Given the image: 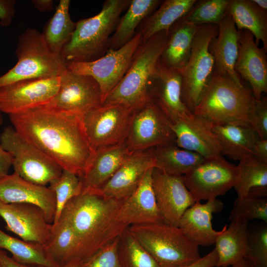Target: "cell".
I'll return each instance as SVG.
<instances>
[{
	"instance_id": "14",
	"label": "cell",
	"mask_w": 267,
	"mask_h": 267,
	"mask_svg": "<svg viewBox=\"0 0 267 267\" xmlns=\"http://www.w3.org/2000/svg\"><path fill=\"white\" fill-rule=\"evenodd\" d=\"M102 105L101 91L94 79L89 76L73 73L67 68L60 76L56 94L44 106L83 115Z\"/></svg>"
},
{
	"instance_id": "53",
	"label": "cell",
	"mask_w": 267,
	"mask_h": 267,
	"mask_svg": "<svg viewBox=\"0 0 267 267\" xmlns=\"http://www.w3.org/2000/svg\"><path fill=\"white\" fill-rule=\"evenodd\" d=\"M252 1L260 9L267 11V0H252Z\"/></svg>"
},
{
	"instance_id": "51",
	"label": "cell",
	"mask_w": 267,
	"mask_h": 267,
	"mask_svg": "<svg viewBox=\"0 0 267 267\" xmlns=\"http://www.w3.org/2000/svg\"><path fill=\"white\" fill-rule=\"evenodd\" d=\"M230 267H255L248 260L244 258Z\"/></svg>"
},
{
	"instance_id": "32",
	"label": "cell",
	"mask_w": 267,
	"mask_h": 267,
	"mask_svg": "<svg viewBox=\"0 0 267 267\" xmlns=\"http://www.w3.org/2000/svg\"><path fill=\"white\" fill-rule=\"evenodd\" d=\"M226 13L238 30L250 32L256 43L259 45L261 42L267 50V11L260 9L252 0H229Z\"/></svg>"
},
{
	"instance_id": "47",
	"label": "cell",
	"mask_w": 267,
	"mask_h": 267,
	"mask_svg": "<svg viewBox=\"0 0 267 267\" xmlns=\"http://www.w3.org/2000/svg\"><path fill=\"white\" fill-rule=\"evenodd\" d=\"M12 161L10 154L0 144V178L8 174L9 169L12 166Z\"/></svg>"
},
{
	"instance_id": "37",
	"label": "cell",
	"mask_w": 267,
	"mask_h": 267,
	"mask_svg": "<svg viewBox=\"0 0 267 267\" xmlns=\"http://www.w3.org/2000/svg\"><path fill=\"white\" fill-rule=\"evenodd\" d=\"M237 180L234 188L237 198L248 195L250 190L258 187H267V164L253 156L239 161Z\"/></svg>"
},
{
	"instance_id": "8",
	"label": "cell",
	"mask_w": 267,
	"mask_h": 267,
	"mask_svg": "<svg viewBox=\"0 0 267 267\" xmlns=\"http://www.w3.org/2000/svg\"><path fill=\"white\" fill-rule=\"evenodd\" d=\"M218 30L215 24L200 26L193 40L189 58L180 71L181 100L191 112L214 72L215 60L210 45Z\"/></svg>"
},
{
	"instance_id": "7",
	"label": "cell",
	"mask_w": 267,
	"mask_h": 267,
	"mask_svg": "<svg viewBox=\"0 0 267 267\" xmlns=\"http://www.w3.org/2000/svg\"><path fill=\"white\" fill-rule=\"evenodd\" d=\"M15 53L17 62L0 76V88L21 81L60 77L67 69L61 55L48 48L36 29H27L19 37Z\"/></svg>"
},
{
	"instance_id": "22",
	"label": "cell",
	"mask_w": 267,
	"mask_h": 267,
	"mask_svg": "<svg viewBox=\"0 0 267 267\" xmlns=\"http://www.w3.org/2000/svg\"><path fill=\"white\" fill-rule=\"evenodd\" d=\"M171 129L178 146L205 158L221 155V145L211 124L202 118L192 113L173 121Z\"/></svg>"
},
{
	"instance_id": "1",
	"label": "cell",
	"mask_w": 267,
	"mask_h": 267,
	"mask_svg": "<svg viewBox=\"0 0 267 267\" xmlns=\"http://www.w3.org/2000/svg\"><path fill=\"white\" fill-rule=\"evenodd\" d=\"M13 128L58 165L82 178L94 153L83 115L44 106L9 115Z\"/></svg>"
},
{
	"instance_id": "55",
	"label": "cell",
	"mask_w": 267,
	"mask_h": 267,
	"mask_svg": "<svg viewBox=\"0 0 267 267\" xmlns=\"http://www.w3.org/2000/svg\"><path fill=\"white\" fill-rule=\"evenodd\" d=\"M0 267H1L0 264Z\"/></svg>"
},
{
	"instance_id": "48",
	"label": "cell",
	"mask_w": 267,
	"mask_h": 267,
	"mask_svg": "<svg viewBox=\"0 0 267 267\" xmlns=\"http://www.w3.org/2000/svg\"><path fill=\"white\" fill-rule=\"evenodd\" d=\"M253 157L267 164V139H260L257 141L255 146Z\"/></svg>"
},
{
	"instance_id": "26",
	"label": "cell",
	"mask_w": 267,
	"mask_h": 267,
	"mask_svg": "<svg viewBox=\"0 0 267 267\" xmlns=\"http://www.w3.org/2000/svg\"><path fill=\"white\" fill-rule=\"evenodd\" d=\"M132 153L126 142L95 151L86 173L81 178L82 192H97Z\"/></svg>"
},
{
	"instance_id": "50",
	"label": "cell",
	"mask_w": 267,
	"mask_h": 267,
	"mask_svg": "<svg viewBox=\"0 0 267 267\" xmlns=\"http://www.w3.org/2000/svg\"><path fill=\"white\" fill-rule=\"evenodd\" d=\"M32 3L38 10L42 12L51 10L53 4L52 0H34Z\"/></svg>"
},
{
	"instance_id": "15",
	"label": "cell",
	"mask_w": 267,
	"mask_h": 267,
	"mask_svg": "<svg viewBox=\"0 0 267 267\" xmlns=\"http://www.w3.org/2000/svg\"><path fill=\"white\" fill-rule=\"evenodd\" d=\"M60 77L19 81L0 88V112L18 114L48 104L56 94Z\"/></svg>"
},
{
	"instance_id": "29",
	"label": "cell",
	"mask_w": 267,
	"mask_h": 267,
	"mask_svg": "<svg viewBox=\"0 0 267 267\" xmlns=\"http://www.w3.org/2000/svg\"><path fill=\"white\" fill-rule=\"evenodd\" d=\"M245 222H231L224 226L215 244L218 255L216 267L231 266L246 257L248 251L249 225Z\"/></svg>"
},
{
	"instance_id": "45",
	"label": "cell",
	"mask_w": 267,
	"mask_h": 267,
	"mask_svg": "<svg viewBox=\"0 0 267 267\" xmlns=\"http://www.w3.org/2000/svg\"><path fill=\"white\" fill-rule=\"evenodd\" d=\"M15 0H0V24L8 26L12 21L15 13Z\"/></svg>"
},
{
	"instance_id": "20",
	"label": "cell",
	"mask_w": 267,
	"mask_h": 267,
	"mask_svg": "<svg viewBox=\"0 0 267 267\" xmlns=\"http://www.w3.org/2000/svg\"><path fill=\"white\" fill-rule=\"evenodd\" d=\"M0 201L6 203H23L36 206L52 224L56 211L53 192L46 186L27 181L13 172L0 178Z\"/></svg>"
},
{
	"instance_id": "17",
	"label": "cell",
	"mask_w": 267,
	"mask_h": 267,
	"mask_svg": "<svg viewBox=\"0 0 267 267\" xmlns=\"http://www.w3.org/2000/svg\"><path fill=\"white\" fill-rule=\"evenodd\" d=\"M0 216L6 223V229L24 241L44 247L50 238L52 224L36 206L0 201Z\"/></svg>"
},
{
	"instance_id": "25",
	"label": "cell",
	"mask_w": 267,
	"mask_h": 267,
	"mask_svg": "<svg viewBox=\"0 0 267 267\" xmlns=\"http://www.w3.org/2000/svg\"><path fill=\"white\" fill-rule=\"evenodd\" d=\"M218 34L211 49L215 60L214 72L226 76L243 87L240 76L235 70L238 52V30L231 17L226 13L218 25Z\"/></svg>"
},
{
	"instance_id": "34",
	"label": "cell",
	"mask_w": 267,
	"mask_h": 267,
	"mask_svg": "<svg viewBox=\"0 0 267 267\" xmlns=\"http://www.w3.org/2000/svg\"><path fill=\"white\" fill-rule=\"evenodd\" d=\"M155 168L172 176H183L199 165L204 158L196 152L171 144L154 148Z\"/></svg>"
},
{
	"instance_id": "49",
	"label": "cell",
	"mask_w": 267,
	"mask_h": 267,
	"mask_svg": "<svg viewBox=\"0 0 267 267\" xmlns=\"http://www.w3.org/2000/svg\"><path fill=\"white\" fill-rule=\"evenodd\" d=\"M1 267H43L19 263L10 257L4 250H0Z\"/></svg>"
},
{
	"instance_id": "24",
	"label": "cell",
	"mask_w": 267,
	"mask_h": 267,
	"mask_svg": "<svg viewBox=\"0 0 267 267\" xmlns=\"http://www.w3.org/2000/svg\"><path fill=\"white\" fill-rule=\"evenodd\" d=\"M223 207V203L217 198L207 201L205 203L195 202L184 212L178 227L198 246L215 244L220 231L213 227V214L220 212Z\"/></svg>"
},
{
	"instance_id": "46",
	"label": "cell",
	"mask_w": 267,
	"mask_h": 267,
	"mask_svg": "<svg viewBox=\"0 0 267 267\" xmlns=\"http://www.w3.org/2000/svg\"><path fill=\"white\" fill-rule=\"evenodd\" d=\"M218 262V255L215 249L196 261L179 267H215Z\"/></svg>"
},
{
	"instance_id": "38",
	"label": "cell",
	"mask_w": 267,
	"mask_h": 267,
	"mask_svg": "<svg viewBox=\"0 0 267 267\" xmlns=\"http://www.w3.org/2000/svg\"><path fill=\"white\" fill-rule=\"evenodd\" d=\"M118 254L121 267H162L127 228L119 237Z\"/></svg>"
},
{
	"instance_id": "41",
	"label": "cell",
	"mask_w": 267,
	"mask_h": 267,
	"mask_svg": "<svg viewBox=\"0 0 267 267\" xmlns=\"http://www.w3.org/2000/svg\"><path fill=\"white\" fill-rule=\"evenodd\" d=\"M229 0H202L197 1L183 17L188 22L202 26L218 25L226 14Z\"/></svg>"
},
{
	"instance_id": "42",
	"label": "cell",
	"mask_w": 267,
	"mask_h": 267,
	"mask_svg": "<svg viewBox=\"0 0 267 267\" xmlns=\"http://www.w3.org/2000/svg\"><path fill=\"white\" fill-rule=\"evenodd\" d=\"M245 258L255 267H267V223L249 228L248 251Z\"/></svg>"
},
{
	"instance_id": "43",
	"label": "cell",
	"mask_w": 267,
	"mask_h": 267,
	"mask_svg": "<svg viewBox=\"0 0 267 267\" xmlns=\"http://www.w3.org/2000/svg\"><path fill=\"white\" fill-rule=\"evenodd\" d=\"M119 237L95 254L88 261L86 267H121L118 254Z\"/></svg>"
},
{
	"instance_id": "5",
	"label": "cell",
	"mask_w": 267,
	"mask_h": 267,
	"mask_svg": "<svg viewBox=\"0 0 267 267\" xmlns=\"http://www.w3.org/2000/svg\"><path fill=\"white\" fill-rule=\"evenodd\" d=\"M168 32H160L141 43L127 73L102 104L120 103L134 109L149 99L148 82L166 43Z\"/></svg>"
},
{
	"instance_id": "13",
	"label": "cell",
	"mask_w": 267,
	"mask_h": 267,
	"mask_svg": "<svg viewBox=\"0 0 267 267\" xmlns=\"http://www.w3.org/2000/svg\"><path fill=\"white\" fill-rule=\"evenodd\" d=\"M238 166L222 155L204 158L196 167L183 176L184 182L195 201H208L225 194L237 180Z\"/></svg>"
},
{
	"instance_id": "9",
	"label": "cell",
	"mask_w": 267,
	"mask_h": 267,
	"mask_svg": "<svg viewBox=\"0 0 267 267\" xmlns=\"http://www.w3.org/2000/svg\"><path fill=\"white\" fill-rule=\"evenodd\" d=\"M0 144L12 157L14 172L34 183L46 186L61 175L63 169L11 126L0 135Z\"/></svg>"
},
{
	"instance_id": "33",
	"label": "cell",
	"mask_w": 267,
	"mask_h": 267,
	"mask_svg": "<svg viewBox=\"0 0 267 267\" xmlns=\"http://www.w3.org/2000/svg\"><path fill=\"white\" fill-rule=\"evenodd\" d=\"M159 0H132L125 14L120 18L111 35L108 49H117L124 46L134 37L140 23L160 5Z\"/></svg>"
},
{
	"instance_id": "52",
	"label": "cell",
	"mask_w": 267,
	"mask_h": 267,
	"mask_svg": "<svg viewBox=\"0 0 267 267\" xmlns=\"http://www.w3.org/2000/svg\"><path fill=\"white\" fill-rule=\"evenodd\" d=\"M88 262L73 261L66 264L62 267H86Z\"/></svg>"
},
{
	"instance_id": "35",
	"label": "cell",
	"mask_w": 267,
	"mask_h": 267,
	"mask_svg": "<svg viewBox=\"0 0 267 267\" xmlns=\"http://www.w3.org/2000/svg\"><path fill=\"white\" fill-rule=\"evenodd\" d=\"M70 3L69 0H60L54 15L42 33L48 48L59 55L70 39L76 27V23L70 16Z\"/></svg>"
},
{
	"instance_id": "31",
	"label": "cell",
	"mask_w": 267,
	"mask_h": 267,
	"mask_svg": "<svg viewBox=\"0 0 267 267\" xmlns=\"http://www.w3.org/2000/svg\"><path fill=\"white\" fill-rule=\"evenodd\" d=\"M196 0H166L139 25L136 32L140 33L142 42L156 34L169 32L171 26L191 10Z\"/></svg>"
},
{
	"instance_id": "6",
	"label": "cell",
	"mask_w": 267,
	"mask_h": 267,
	"mask_svg": "<svg viewBox=\"0 0 267 267\" xmlns=\"http://www.w3.org/2000/svg\"><path fill=\"white\" fill-rule=\"evenodd\" d=\"M127 228L162 267H179L201 257L199 246L178 226L160 222L131 225Z\"/></svg>"
},
{
	"instance_id": "4",
	"label": "cell",
	"mask_w": 267,
	"mask_h": 267,
	"mask_svg": "<svg viewBox=\"0 0 267 267\" xmlns=\"http://www.w3.org/2000/svg\"><path fill=\"white\" fill-rule=\"evenodd\" d=\"M129 0H107L95 15L76 22L75 30L60 55L68 64L91 61L102 56L109 48L120 15Z\"/></svg>"
},
{
	"instance_id": "27",
	"label": "cell",
	"mask_w": 267,
	"mask_h": 267,
	"mask_svg": "<svg viewBox=\"0 0 267 267\" xmlns=\"http://www.w3.org/2000/svg\"><path fill=\"white\" fill-rule=\"evenodd\" d=\"M200 26L183 17L176 22L169 29L159 62L168 69L180 72L189 58L193 40Z\"/></svg>"
},
{
	"instance_id": "18",
	"label": "cell",
	"mask_w": 267,
	"mask_h": 267,
	"mask_svg": "<svg viewBox=\"0 0 267 267\" xmlns=\"http://www.w3.org/2000/svg\"><path fill=\"white\" fill-rule=\"evenodd\" d=\"M238 52L235 70L252 88L256 100L267 92V50L260 47L253 35L245 30H238Z\"/></svg>"
},
{
	"instance_id": "2",
	"label": "cell",
	"mask_w": 267,
	"mask_h": 267,
	"mask_svg": "<svg viewBox=\"0 0 267 267\" xmlns=\"http://www.w3.org/2000/svg\"><path fill=\"white\" fill-rule=\"evenodd\" d=\"M122 201L95 192H82L66 204L61 214L70 222L78 239L79 261L88 262L128 227L118 219Z\"/></svg>"
},
{
	"instance_id": "11",
	"label": "cell",
	"mask_w": 267,
	"mask_h": 267,
	"mask_svg": "<svg viewBox=\"0 0 267 267\" xmlns=\"http://www.w3.org/2000/svg\"><path fill=\"white\" fill-rule=\"evenodd\" d=\"M172 122L150 97L134 109L129 134L125 141L131 152L176 144L171 129Z\"/></svg>"
},
{
	"instance_id": "10",
	"label": "cell",
	"mask_w": 267,
	"mask_h": 267,
	"mask_svg": "<svg viewBox=\"0 0 267 267\" xmlns=\"http://www.w3.org/2000/svg\"><path fill=\"white\" fill-rule=\"evenodd\" d=\"M134 109L120 103L102 104L83 115L89 143L95 151L125 142Z\"/></svg>"
},
{
	"instance_id": "16",
	"label": "cell",
	"mask_w": 267,
	"mask_h": 267,
	"mask_svg": "<svg viewBox=\"0 0 267 267\" xmlns=\"http://www.w3.org/2000/svg\"><path fill=\"white\" fill-rule=\"evenodd\" d=\"M152 181L156 204L163 221L178 226L184 212L196 202L186 187L183 176L168 175L154 167Z\"/></svg>"
},
{
	"instance_id": "54",
	"label": "cell",
	"mask_w": 267,
	"mask_h": 267,
	"mask_svg": "<svg viewBox=\"0 0 267 267\" xmlns=\"http://www.w3.org/2000/svg\"><path fill=\"white\" fill-rule=\"evenodd\" d=\"M3 123V118L1 115V113L0 112V126Z\"/></svg>"
},
{
	"instance_id": "28",
	"label": "cell",
	"mask_w": 267,
	"mask_h": 267,
	"mask_svg": "<svg viewBox=\"0 0 267 267\" xmlns=\"http://www.w3.org/2000/svg\"><path fill=\"white\" fill-rule=\"evenodd\" d=\"M221 147V155L240 161L254 155L255 146L260 138L250 125H211Z\"/></svg>"
},
{
	"instance_id": "21",
	"label": "cell",
	"mask_w": 267,
	"mask_h": 267,
	"mask_svg": "<svg viewBox=\"0 0 267 267\" xmlns=\"http://www.w3.org/2000/svg\"><path fill=\"white\" fill-rule=\"evenodd\" d=\"M180 72L168 69L159 61L148 84V93L173 122L192 114L181 98Z\"/></svg>"
},
{
	"instance_id": "30",
	"label": "cell",
	"mask_w": 267,
	"mask_h": 267,
	"mask_svg": "<svg viewBox=\"0 0 267 267\" xmlns=\"http://www.w3.org/2000/svg\"><path fill=\"white\" fill-rule=\"evenodd\" d=\"M44 248L48 258L58 267L73 261H80L78 239L70 222L62 214L52 224L50 237Z\"/></svg>"
},
{
	"instance_id": "19",
	"label": "cell",
	"mask_w": 267,
	"mask_h": 267,
	"mask_svg": "<svg viewBox=\"0 0 267 267\" xmlns=\"http://www.w3.org/2000/svg\"><path fill=\"white\" fill-rule=\"evenodd\" d=\"M155 167L154 148L133 152L97 193L103 197L122 201L137 188L150 168Z\"/></svg>"
},
{
	"instance_id": "39",
	"label": "cell",
	"mask_w": 267,
	"mask_h": 267,
	"mask_svg": "<svg viewBox=\"0 0 267 267\" xmlns=\"http://www.w3.org/2000/svg\"><path fill=\"white\" fill-rule=\"evenodd\" d=\"M56 201V211L52 223L59 219L66 204L82 191L80 177L68 171L63 170L60 177L49 183Z\"/></svg>"
},
{
	"instance_id": "40",
	"label": "cell",
	"mask_w": 267,
	"mask_h": 267,
	"mask_svg": "<svg viewBox=\"0 0 267 267\" xmlns=\"http://www.w3.org/2000/svg\"><path fill=\"white\" fill-rule=\"evenodd\" d=\"M228 219L231 222H248L254 220L267 223V198L248 195L237 198Z\"/></svg>"
},
{
	"instance_id": "44",
	"label": "cell",
	"mask_w": 267,
	"mask_h": 267,
	"mask_svg": "<svg viewBox=\"0 0 267 267\" xmlns=\"http://www.w3.org/2000/svg\"><path fill=\"white\" fill-rule=\"evenodd\" d=\"M250 125L256 131L261 139H267V98L256 100L249 118Z\"/></svg>"
},
{
	"instance_id": "3",
	"label": "cell",
	"mask_w": 267,
	"mask_h": 267,
	"mask_svg": "<svg viewBox=\"0 0 267 267\" xmlns=\"http://www.w3.org/2000/svg\"><path fill=\"white\" fill-rule=\"evenodd\" d=\"M255 102L250 90L213 72L192 113L211 125H250Z\"/></svg>"
},
{
	"instance_id": "23",
	"label": "cell",
	"mask_w": 267,
	"mask_h": 267,
	"mask_svg": "<svg viewBox=\"0 0 267 267\" xmlns=\"http://www.w3.org/2000/svg\"><path fill=\"white\" fill-rule=\"evenodd\" d=\"M151 168L147 170L136 190L122 200L118 217L129 226L164 222L159 211L153 189Z\"/></svg>"
},
{
	"instance_id": "12",
	"label": "cell",
	"mask_w": 267,
	"mask_h": 267,
	"mask_svg": "<svg viewBox=\"0 0 267 267\" xmlns=\"http://www.w3.org/2000/svg\"><path fill=\"white\" fill-rule=\"evenodd\" d=\"M141 43L140 33L136 32L133 38L120 48L108 49L102 56L91 61L69 63L67 68L73 73L93 78L99 87L103 104L127 73Z\"/></svg>"
},
{
	"instance_id": "36",
	"label": "cell",
	"mask_w": 267,
	"mask_h": 267,
	"mask_svg": "<svg viewBox=\"0 0 267 267\" xmlns=\"http://www.w3.org/2000/svg\"><path fill=\"white\" fill-rule=\"evenodd\" d=\"M0 250H6L15 261L43 267H58L48 258L43 246L13 237L0 228Z\"/></svg>"
}]
</instances>
